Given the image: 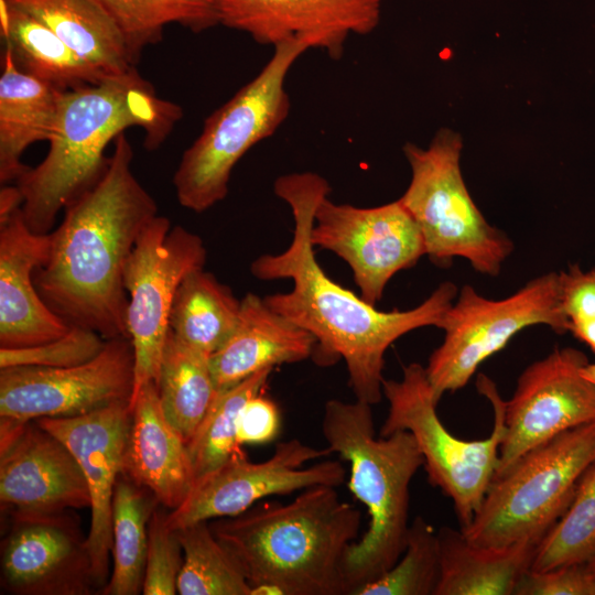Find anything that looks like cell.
<instances>
[{
	"label": "cell",
	"mask_w": 595,
	"mask_h": 595,
	"mask_svg": "<svg viewBox=\"0 0 595 595\" xmlns=\"http://www.w3.org/2000/svg\"><path fill=\"white\" fill-rule=\"evenodd\" d=\"M329 192L328 182L313 172L285 174L275 180V195L292 212V241L280 253L258 257L251 262L250 272L264 281L291 279V291L263 300L316 338L313 356L321 364L342 358L356 400L374 405L383 397L387 349L413 329L440 327L457 296V288L445 281L413 309L382 312L336 283L318 264L311 241L315 209Z\"/></svg>",
	"instance_id": "1"
},
{
	"label": "cell",
	"mask_w": 595,
	"mask_h": 595,
	"mask_svg": "<svg viewBox=\"0 0 595 595\" xmlns=\"http://www.w3.org/2000/svg\"><path fill=\"white\" fill-rule=\"evenodd\" d=\"M133 149L125 132L101 177L63 210L50 231L46 259L34 284L67 325L91 329L105 339L128 337L125 269L158 205L132 171Z\"/></svg>",
	"instance_id": "2"
},
{
	"label": "cell",
	"mask_w": 595,
	"mask_h": 595,
	"mask_svg": "<svg viewBox=\"0 0 595 595\" xmlns=\"http://www.w3.org/2000/svg\"><path fill=\"white\" fill-rule=\"evenodd\" d=\"M182 117V108L160 98L137 68L61 91L48 151L17 181L28 227L53 230L57 215L101 177L109 161L105 150L125 130L141 128L144 148L155 150Z\"/></svg>",
	"instance_id": "3"
},
{
	"label": "cell",
	"mask_w": 595,
	"mask_h": 595,
	"mask_svg": "<svg viewBox=\"0 0 595 595\" xmlns=\"http://www.w3.org/2000/svg\"><path fill=\"white\" fill-rule=\"evenodd\" d=\"M251 585V595H344V560L361 512L336 487L301 490L290 502L259 501L208 521Z\"/></svg>",
	"instance_id": "4"
},
{
	"label": "cell",
	"mask_w": 595,
	"mask_h": 595,
	"mask_svg": "<svg viewBox=\"0 0 595 595\" xmlns=\"http://www.w3.org/2000/svg\"><path fill=\"white\" fill-rule=\"evenodd\" d=\"M322 433L332 453L349 464L348 488L365 505L369 523L344 560L345 592L389 571L402 555L409 530L410 483L424 458L408 431L377 437L371 405L328 400Z\"/></svg>",
	"instance_id": "5"
},
{
	"label": "cell",
	"mask_w": 595,
	"mask_h": 595,
	"mask_svg": "<svg viewBox=\"0 0 595 595\" xmlns=\"http://www.w3.org/2000/svg\"><path fill=\"white\" fill-rule=\"evenodd\" d=\"M273 48L258 75L205 119L201 133L183 152L173 185L184 208L203 213L221 202L238 161L286 120L291 102L284 83L310 47L289 41Z\"/></svg>",
	"instance_id": "6"
},
{
	"label": "cell",
	"mask_w": 595,
	"mask_h": 595,
	"mask_svg": "<svg viewBox=\"0 0 595 595\" xmlns=\"http://www.w3.org/2000/svg\"><path fill=\"white\" fill-rule=\"evenodd\" d=\"M477 389L493 407L494 426L488 437L465 441L454 436L440 420L439 401L425 367L411 363L403 367L400 380L385 379L382 383L389 410L379 435L397 431L412 434L424 458L429 482L452 499L461 528L470 523L494 479L506 431V401L494 381L479 375Z\"/></svg>",
	"instance_id": "7"
},
{
	"label": "cell",
	"mask_w": 595,
	"mask_h": 595,
	"mask_svg": "<svg viewBox=\"0 0 595 595\" xmlns=\"http://www.w3.org/2000/svg\"><path fill=\"white\" fill-rule=\"evenodd\" d=\"M462 148V137L450 128H441L426 148L405 143L411 180L399 199L418 224L433 263L448 267L461 257L475 271L495 277L513 242L474 203L461 171Z\"/></svg>",
	"instance_id": "8"
},
{
	"label": "cell",
	"mask_w": 595,
	"mask_h": 595,
	"mask_svg": "<svg viewBox=\"0 0 595 595\" xmlns=\"http://www.w3.org/2000/svg\"><path fill=\"white\" fill-rule=\"evenodd\" d=\"M594 464L595 422L552 437L493 479L462 532L482 547L541 540L565 512L580 480Z\"/></svg>",
	"instance_id": "9"
},
{
	"label": "cell",
	"mask_w": 595,
	"mask_h": 595,
	"mask_svg": "<svg viewBox=\"0 0 595 595\" xmlns=\"http://www.w3.org/2000/svg\"><path fill=\"white\" fill-rule=\"evenodd\" d=\"M533 325H547L558 334L569 332L559 273L537 277L501 300L487 299L464 285L441 322L444 339L425 367L435 399L440 402L445 392L462 389L486 359Z\"/></svg>",
	"instance_id": "10"
},
{
	"label": "cell",
	"mask_w": 595,
	"mask_h": 595,
	"mask_svg": "<svg viewBox=\"0 0 595 595\" xmlns=\"http://www.w3.org/2000/svg\"><path fill=\"white\" fill-rule=\"evenodd\" d=\"M206 257L202 238L182 226L172 227L165 216L156 215L137 239L123 278L127 331L134 354L130 404L147 383L158 385L176 290L186 274L204 268Z\"/></svg>",
	"instance_id": "11"
},
{
	"label": "cell",
	"mask_w": 595,
	"mask_h": 595,
	"mask_svg": "<svg viewBox=\"0 0 595 595\" xmlns=\"http://www.w3.org/2000/svg\"><path fill=\"white\" fill-rule=\"evenodd\" d=\"M134 354L128 337L106 340L87 363L63 368H0V443L30 421L73 418L116 402L133 392Z\"/></svg>",
	"instance_id": "12"
},
{
	"label": "cell",
	"mask_w": 595,
	"mask_h": 595,
	"mask_svg": "<svg viewBox=\"0 0 595 595\" xmlns=\"http://www.w3.org/2000/svg\"><path fill=\"white\" fill-rule=\"evenodd\" d=\"M331 450L313 447L299 439L277 443L273 454L262 462H250L239 455L197 479L186 498L170 510L167 523L173 530L213 519L239 515L270 496H284L314 486L338 487L346 469L338 459L328 457Z\"/></svg>",
	"instance_id": "13"
},
{
	"label": "cell",
	"mask_w": 595,
	"mask_h": 595,
	"mask_svg": "<svg viewBox=\"0 0 595 595\" xmlns=\"http://www.w3.org/2000/svg\"><path fill=\"white\" fill-rule=\"evenodd\" d=\"M311 241L350 267L360 296L372 305L396 273L425 255L420 228L400 199L363 208L326 196L315 209Z\"/></svg>",
	"instance_id": "14"
},
{
	"label": "cell",
	"mask_w": 595,
	"mask_h": 595,
	"mask_svg": "<svg viewBox=\"0 0 595 595\" xmlns=\"http://www.w3.org/2000/svg\"><path fill=\"white\" fill-rule=\"evenodd\" d=\"M586 355L555 347L529 365L505 409V436L494 478L523 454L573 428L595 422V382L582 374Z\"/></svg>",
	"instance_id": "15"
},
{
	"label": "cell",
	"mask_w": 595,
	"mask_h": 595,
	"mask_svg": "<svg viewBox=\"0 0 595 595\" xmlns=\"http://www.w3.org/2000/svg\"><path fill=\"white\" fill-rule=\"evenodd\" d=\"M66 510L10 515L1 543V589L13 595H90L99 591L87 536Z\"/></svg>",
	"instance_id": "16"
},
{
	"label": "cell",
	"mask_w": 595,
	"mask_h": 595,
	"mask_svg": "<svg viewBox=\"0 0 595 595\" xmlns=\"http://www.w3.org/2000/svg\"><path fill=\"white\" fill-rule=\"evenodd\" d=\"M131 419L129 402L120 401L78 416L35 420L65 443L87 482L90 495L87 545L99 592L110 576L112 497L123 472Z\"/></svg>",
	"instance_id": "17"
},
{
	"label": "cell",
	"mask_w": 595,
	"mask_h": 595,
	"mask_svg": "<svg viewBox=\"0 0 595 595\" xmlns=\"http://www.w3.org/2000/svg\"><path fill=\"white\" fill-rule=\"evenodd\" d=\"M383 0H216L219 23L262 45L301 41L340 58L349 35L379 24Z\"/></svg>",
	"instance_id": "18"
},
{
	"label": "cell",
	"mask_w": 595,
	"mask_h": 595,
	"mask_svg": "<svg viewBox=\"0 0 595 595\" xmlns=\"http://www.w3.org/2000/svg\"><path fill=\"white\" fill-rule=\"evenodd\" d=\"M0 502L9 515L90 507L85 476L71 450L36 421L0 443Z\"/></svg>",
	"instance_id": "19"
},
{
	"label": "cell",
	"mask_w": 595,
	"mask_h": 595,
	"mask_svg": "<svg viewBox=\"0 0 595 595\" xmlns=\"http://www.w3.org/2000/svg\"><path fill=\"white\" fill-rule=\"evenodd\" d=\"M50 244V232L32 231L21 208L0 223V348L43 344L71 328L47 306L33 280Z\"/></svg>",
	"instance_id": "20"
},
{
	"label": "cell",
	"mask_w": 595,
	"mask_h": 595,
	"mask_svg": "<svg viewBox=\"0 0 595 595\" xmlns=\"http://www.w3.org/2000/svg\"><path fill=\"white\" fill-rule=\"evenodd\" d=\"M130 409L122 474L150 490L160 505L174 510L195 485L187 442L165 416L155 382L142 387Z\"/></svg>",
	"instance_id": "21"
},
{
	"label": "cell",
	"mask_w": 595,
	"mask_h": 595,
	"mask_svg": "<svg viewBox=\"0 0 595 595\" xmlns=\"http://www.w3.org/2000/svg\"><path fill=\"white\" fill-rule=\"evenodd\" d=\"M316 338L274 312L255 293L241 300L237 326L210 358L218 390L232 387L263 369L313 356Z\"/></svg>",
	"instance_id": "22"
},
{
	"label": "cell",
	"mask_w": 595,
	"mask_h": 595,
	"mask_svg": "<svg viewBox=\"0 0 595 595\" xmlns=\"http://www.w3.org/2000/svg\"><path fill=\"white\" fill-rule=\"evenodd\" d=\"M437 538L440 580L434 595L515 594L540 541L524 539L504 547H482L450 527L441 528Z\"/></svg>",
	"instance_id": "23"
},
{
	"label": "cell",
	"mask_w": 595,
	"mask_h": 595,
	"mask_svg": "<svg viewBox=\"0 0 595 595\" xmlns=\"http://www.w3.org/2000/svg\"><path fill=\"white\" fill-rule=\"evenodd\" d=\"M61 91L17 68L3 50L0 74V182L18 181L30 166L25 150L48 141L54 128Z\"/></svg>",
	"instance_id": "24"
},
{
	"label": "cell",
	"mask_w": 595,
	"mask_h": 595,
	"mask_svg": "<svg viewBox=\"0 0 595 595\" xmlns=\"http://www.w3.org/2000/svg\"><path fill=\"white\" fill-rule=\"evenodd\" d=\"M33 17L107 76L136 69L127 43L95 0H3Z\"/></svg>",
	"instance_id": "25"
},
{
	"label": "cell",
	"mask_w": 595,
	"mask_h": 595,
	"mask_svg": "<svg viewBox=\"0 0 595 595\" xmlns=\"http://www.w3.org/2000/svg\"><path fill=\"white\" fill-rule=\"evenodd\" d=\"M0 34L19 71L60 91L97 84L107 77L43 23L0 0Z\"/></svg>",
	"instance_id": "26"
},
{
	"label": "cell",
	"mask_w": 595,
	"mask_h": 595,
	"mask_svg": "<svg viewBox=\"0 0 595 595\" xmlns=\"http://www.w3.org/2000/svg\"><path fill=\"white\" fill-rule=\"evenodd\" d=\"M241 300L204 268L180 283L169 316V331L181 342L209 356L234 333Z\"/></svg>",
	"instance_id": "27"
},
{
	"label": "cell",
	"mask_w": 595,
	"mask_h": 595,
	"mask_svg": "<svg viewBox=\"0 0 595 595\" xmlns=\"http://www.w3.org/2000/svg\"><path fill=\"white\" fill-rule=\"evenodd\" d=\"M210 356L177 339L170 331L158 379L165 416L188 442L217 397Z\"/></svg>",
	"instance_id": "28"
},
{
	"label": "cell",
	"mask_w": 595,
	"mask_h": 595,
	"mask_svg": "<svg viewBox=\"0 0 595 595\" xmlns=\"http://www.w3.org/2000/svg\"><path fill=\"white\" fill-rule=\"evenodd\" d=\"M159 505L154 495L126 475L112 497V571L102 595L142 593L148 551V524Z\"/></svg>",
	"instance_id": "29"
},
{
	"label": "cell",
	"mask_w": 595,
	"mask_h": 595,
	"mask_svg": "<svg viewBox=\"0 0 595 595\" xmlns=\"http://www.w3.org/2000/svg\"><path fill=\"white\" fill-rule=\"evenodd\" d=\"M120 30L138 63L143 48L159 43L164 29L178 24L199 33L219 23L216 0H95Z\"/></svg>",
	"instance_id": "30"
},
{
	"label": "cell",
	"mask_w": 595,
	"mask_h": 595,
	"mask_svg": "<svg viewBox=\"0 0 595 595\" xmlns=\"http://www.w3.org/2000/svg\"><path fill=\"white\" fill-rule=\"evenodd\" d=\"M273 369H263L219 390L205 418L187 442L195 482L245 454L237 441V421L246 402L263 392Z\"/></svg>",
	"instance_id": "31"
},
{
	"label": "cell",
	"mask_w": 595,
	"mask_h": 595,
	"mask_svg": "<svg viewBox=\"0 0 595 595\" xmlns=\"http://www.w3.org/2000/svg\"><path fill=\"white\" fill-rule=\"evenodd\" d=\"M184 561L177 578L180 595H251V585L208 521L176 530Z\"/></svg>",
	"instance_id": "32"
},
{
	"label": "cell",
	"mask_w": 595,
	"mask_h": 595,
	"mask_svg": "<svg viewBox=\"0 0 595 595\" xmlns=\"http://www.w3.org/2000/svg\"><path fill=\"white\" fill-rule=\"evenodd\" d=\"M595 553V464L583 475L573 499L539 541L530 571L584 563Z\"/></svg>",
	"instance_id": "33"
},
{
	"label": "cell",
	"mask_w": 595,
	"mask_h": 595,
	"mask_svg": "<svg viewBox=\"0 0 595 595\" xmlns=\"http://www.w3.org/2000/svg\"><path fill=\"white\" fill-rule=\"evenodd\" d=\"M439 580L437 531L418 516L409 526L405 548L398 562L356 595H434Z\"/></svg>",
	"instance_id": "34"
},
{
	"label": "cell",
	"mask_w": 595,
	"mask_h": 595,
	"mask_svg": "<svg viewBox=\"0 0 595 595\" xmlns=\"http://www.w3.org/2000/svg\"><path fill=\"white\" fill-rule=\"evenodd\" d=\"M106 340L98 333L71 326L60 338L28 347L0 348V368L32 366L63 368L77 366L95 358Z\"/></svg>",
	"instance_id": "35"
},
{
	"label": "cell",
	"mask_w": 595,
	"mask_h": 595,
	"mask_svg": "<svg viewBox=\"0 0 595 595\" xmlns=\"http://www.w3.org/2000/svg\"><path fill=\"white\" fill-rule=\"evenodd\" d=\"M169 511L159 504L149 520L144 595L177 594L184 555L176 530L167 523Z\"/></svg>",
	"instance_id": "36"
},
{
	"label": "cell",
	"mask_w": 595,
	"mask_h": 595,
	"mask_svg": "<svg viewBox=\"0 0 595 595\" xmlns=\"http://www.w3.org/2000/svg\"><path fill=\"white\" fill-rule=\"evenodd\" d=\"M562 311L573 325L595 321V267L584 271L577 263L559 272Z\"/></svg>",
	"instance_id": "37"
},
{
	"label": "cell",
	"mask_w": 595,
	"mask_h": 595,
	"mask_svg": "<svg viewBox=\"0 0 595 595\" xmlns=\"http://www.w3.org/2000/svg\"><path fill=\"white\" fill-rule=\"evenodd\" d=\"M516 595H589L584 563L548 571H528L519 581Z\"/></svg>",
	"instance_id": "38"
},
{
	"label": "cell",
	"mask_w": 595,
	"mask_h": 595,
	"mask_svg": "<svg viewBox=\"0 0 595 595\" xmlns=\"http://www.w3.org/2000/svg\"><path fill=\"white\" fill-rule=\"evenodd\" d=\"M280 425L278 405L261 392L242 407L237 421V441L241 446L269 443L277 439Z\"/></svg>",
	"instance_id": "39"
},
{
	"label": "cell",
	"mask_w": 595,
	"mask_h": 595,
	"mask_svg": "<svg viewBox=\"0 0 595 595\" xmlns=\"http://www.w3.org/2000/svg\"><path fill=\"white\" fill-rule=\"evenodd\" d=\"M23 198L19 187L4 185L0 191V223L22 207Z\"/></svg>",
	"instance_id": "40"
},
{
	"label": "cell",
	"mask_w": 595,
	"mask_h": 595,
	"mask_svg": "<svg viewBox=\"0 0 595 595\" xmlns=\"http://www.w3.org/2000/svg\"><path fill=\"white\" fill-rule=\"evenodd\" d=\"M570 332L595 353V321L573 325Z\"/></svg>",
	"instance_id": "41"
},
{
	"label": "cell",
	"mask_w": 595,
	"mask_h": 595,
	"mask_svg": "<svg viewBox=\"0 0 595 595\" xmlns=\"http://www.w3.org/2000/svg\"><path fill=\"white\" fill-rule=\"evenodd\" d=\"M584 566L588 582V594L595 595V553L584 562Z\"/></svg>",
	"instance_id": "42"
},
{
	"label": "cell",
	"mask_w": 595,
	"mask_h": 595,
	"mask_svg": "<svg viewBox=\"0 0 595 595\" xmlns=\"http://www.w3.org/2000/svg\"><path fill=\"white\" fill-rule=\"evenodd\" d=\"M582 374L584 377L595 382V364H587L582 368Z\"/></svg>",
	"instance_id": "43"
}]
</instances>
